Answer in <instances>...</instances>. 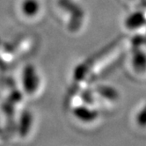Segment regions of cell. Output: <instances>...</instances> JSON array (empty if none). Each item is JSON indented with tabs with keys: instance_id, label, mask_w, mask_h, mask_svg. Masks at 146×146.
I'll return each instance as SVG.
<instances>
[{
	"instance_id": "cell-1",
	"label": "cell",
	"mask_w": 146,
	"mask_h": 146,
	"mask_svg": "<svg viewBox=\"0 0 146 146\" xmlns=\"http://www.w3.org/2000/svg\"><path fill=\"white\" fill-rule=\"evenodd\" d=\"M40 10V5L36 0H24L21 4L22 13L27 17L35 16Z\"/></svg>"
}]
</instances>
